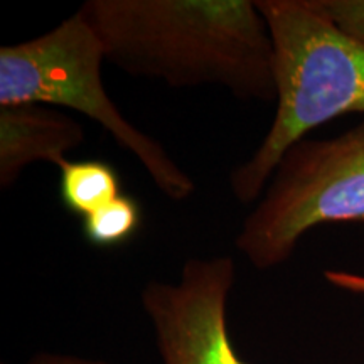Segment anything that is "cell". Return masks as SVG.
Returning <instances> with one entry per match:
<instances>
[{
    "label": "cell",
    "mask_w": 364,
    "mask_h": 364,
    "mask_svg": "<svg viewBox=\"0 0 364 364\" xmlns=\"http://www.w3.org/2000/svg\"><path fill=\"white\" fill-rule=\"evenodd\" d=\"M326 280L346 292L364 295V275L344 270H327L324 273Z\"/></svg>",
    "instance_id": "cell-10"
},
{
    "label": "cell",
    "mask_w": 364,
    "mask_h": 364,
    "mask_svg": "<svg viewBox=\"0 0 364 364\" xmlns=\"http://www.w3.org/2000/svg\"><path fill=\"white\" fill-rule=\"evenodd\" d=\"M236 282L230 255L189 258L176 282L152 280L142 309L162 364H250L236 351L228 327V300Z\"/></svg>",
    "instance_id": "cell-5"
},
{
    "label": "cell",
    "mask_w": 364,
    "mask_h": 364,
    "mask_svg": "<svg viewBox=\"0 0 364 364\" xmlns=\"http://www.w3.org/2000/svg\"><path fill=\"white\" fill-rule=\"evenodd\" d=\"M122 194L117 169L105 161H65L59 166V201L86 218Z\"/></svg>",
    "instance_id": "cell-7"
},
{
    "label": "cell",
    "mask_w": 364,
    "mask_h": 364,
    "mask_svg": "<svg viewBox=\"0 0 364 364\" xmlns=\"http://www.w3.org/2000/svg\"><path fill=\"white\" fill-rule=\"evenodd\" d=\"M127 75L275 102L273 44L252 0H88L78 9Z\"/></svg>",
    "instance_id": "cell-1"
},
{
    "label": "cell",
    "mask_w": 364,
    "mask_h": 364,
    "mask_svg": "<svg viewBox=\"0 0 364 364\" xmlns=\"http://www.w3.org/2000/svg\"><path fill=\"white\" fill-rule=\"evenodd\" d=\"M318 7L349 38L364 46V0H317Z\"/></svg>",
    "instance_id": "cell-9"
},
{
    "label": "cell",
    "mask_w": 364,
    "mask_h": 364,
    "mask_svg": "<svg viewBox=\"0 0 364 364\" xmlns=\"http://www.w3.org/2000/svg\"><path fill=\"white\" fill-rule=\"evenodd\" d=\"M351 221H364V120L334 139H304L287 150L235 245L250 265L270 270L312 228Z\"/></svg>",
    "instance_id": "cell-4"
},
{
    "label": "cell",
    "mask_w": 364,
    "mask_h": 364,
    "mask_svg": "<svg viewBox=\"0 0 364 364\" xmlns=\"http://www.w3.org/2000/svg\"><path fill=\"white\" fill-rule=\"evenodd\" d=\"M29 364H108L102 359H91L73 356V354H58V353H41L31 358Z\"/></svg>",
    "instance_id": "cell-11"
},
{
    "label": "cell",
    "mask_w": 364,
    "mask_h": 364,
    "mask_svg": "<svg viewBox=\"0 0 364 364\" xmlns=\"http://www.w3.org/2000/svg\"><path fill=\"white\" fill-rule=\"evenodd\" d=\"M98 36L76 11L53 31L0 48V107L38 103L83 113L142 164L156 188L182 203L196 182L156 139L129 122L105 90Z\"/></svg>",
    "instance_id": "cell-3"
},
{
    "label": "cell",
    "mask_w": 364,
    "mask_h": 364,
    "mask_svg": "<svg viewBox=\"0 0 364 364\" xmlns=\"http://www.w3.org/2000/svg\"><path fill=\"white\" fill-rule=\"evenodd\" d=\"M273 44L277 110L253 156L231 171L241 204L257 203L287 150L309 132L364 113V46L344 34L317 0H258Z\"/></svg>",
    "instance_id": "cell-2"
},
{
    "label": "cell",
    "mask_w": 364,
    "mask_h": 364,
    "mask_svg": "<svg viewBox=\"0 0 364 364\" xmlns=\"http://www.w3.org/2000/svg\"><path fill=\"white\" fill-rule=\"evenodd\" d=\"M144 221L142 208L134 196L120 194L107 206L83 218L81 233L95 248H113L125 245L139 233Z\"/></svg>",
    "instance_id": "cell-8"
},
{
    "label": "cell",
    "mask_w": 364,
    "mask_h": 364,
    "mask_svg": "<svg viewBox=\"0 0 364 364\" xmlns=\"http://www.w3.org/2000/svg\"><path fill=\"white\" fill-rule=\"evenodd\" d=\"M83 142V125L56 108L38 103L0 107V188H12L34 162L59 167Z\"/></svg>",
    "instance_id": "cell-6"
}]
</instances>
